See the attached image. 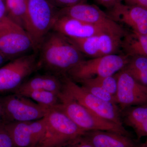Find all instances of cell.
Masks as SVG:
<instances>
[{
    "mask_svg": "<svg viewBox=\"0 0 147 147\" xmlns=\"http://www.w3.org/2000/svg\"><path fill=\"white\" fill-rule=\"evenodd\" d=\"M62 90L61 77L48 73L38 74L25 81L13 93L22 94L30 91L42 90L59 94Z\"/></svg>",
    "mask_w": 147,
    "mask_h": 147,
    "instance_id": "e0dca14e",
    "label": "cell"
},
{
    "mask_svg": "<svg viewBox=\"0 0 147 147\" xmlns=\"http://www.w3.org/2000/svg\"><path fill=\"white\" fill-rule=\"evenodd\" d=\"M123 123L130 127L138 139L147 137V105L131 106L121 110Z\"/></svg>",
    "mask_w": 147,
    "mask_h": 147,
    "instance_id": "ac0fdd59",
    "label": "cell"
},
{
    "mask_svg": "<svg viewBox=\"0 0 147 147\" xmlns=\"http://www.w3.org/2000/svg\"><path fill=\"white\" fill-rule=\"evenodd\" d=\"M139 147H147V137L145 142L143 143H139Z\"/></svg>",
    "mask_w": 147,
    "mask_h": 147,
    "instance_id": "d6a6232c",
    "label": "cell"
},
{
    "mask_svg": "<svg viewBox=\"0 0 147 147\" xmlns=\"http://www.w3.org/2000/svg\"><path fill=\"white\" fill-rule=\"evenodd\" d=\"M84 134L66 142L58 147H95L85 137Z\"/></svg>",
    "mask_w": 147,
    "mask_h": 147,
    "instance_id": "d4e9b609",
    "label": "cell"
},
{
    "mask_svg": "<svg viewBox=\"0 0 147 147\" xmlns=\"http://www.w3.org/2000/svg\"><path fill=\"white\" fill-rule=\"evenodd\" d=\"M39 69L36 53L27 54L11 60L0 67V95L13 93L27 78Z\"/></svg>",
    "mask_w": 147,
    "mask_h": 147,
    "instance_id": "52a82bcc",
    "label": "cell"
},
{
    "mask_svg": "<svg viewBox=\"0 0 147 147\" xmlns=\"http://www.w3.org/2000/svg\"><path fill=\"white\" fill-rule=\"evenodd\" d=\"M3 124H0V147H16Z\"/></svg>",
    "mask_w": 147,
    "mask_h": 147,
    "instance_id": "4316f807",
    "label": "cell"
},
{
    "mask_svg": "<svg viewBox=\"0 0 147 147\" xmlns=\"http://www.w3.org/2000/svg\"><path fill=\"white\" fill-rule=\"evenodd\" d=\"M8 60H11L7 56H5L4 54L0 52V66Z\"/></svg>",
    "mask_w": 147,
    "mask_h": 147,
    "instance_id": "4dcf8cb0",
    "label": "cell"
},
{
    "mask_svg": "<svg viewBox=\"0 0 147 147\" xmlns=\"http://www.w3.org/2000/svg\"><path fill=\"white\" fill-rule=\"evenodd\" d=\"M31 50L34 47L26 30L5 15L0 20V52L12 60Z\"/></svg>",
    "mask_w": 147,
    "mask_h": 147,
    "instance_id": "9c48e42d",
    "label": "cell"
},
{
    "mask_svg": "<svg viewBox=\"0 0 147 147\" xmlns=\"http://www.w3.org/2000/svg\"><path fill=\"white\" fill-rule=\"evenodd\" d=\"M84 135L95 147H139V144L131 136L112 131H88Z\"/></svg>",
    "mask_w": 147,
    "mask_h": 147,
    "instance_id": "2e32d148",
    "label": "cell"
},
{
    "mask_svg": "<svg viewBox=\"0 0 147 147\" xmlns=\"http://www.w3.org/2000/svg\"><path fill=\"white\" fill-rule=\"evenodd\" d=\"M129 57L113 54L84 59L71 69L66 76L76 83L97 77L113 76L124 68Z\"/></svg>",
    "mask_w": 147,
    "mask_h": 147,
    "instance_id": "277c9868",
    "label": "cell"
},
{
    "mask_svg": "<svg viewBox=\"0 0 147 147\" xmlns=\"http://www.w3.org/2000/svg\"><path fill=\"white\" fill-rule=\"evenodd\" d=\"M28 1L6 0V15L24 29Z\"/></svg>",
    "mask_w": 147,
    "mask_h": 147,
    "instance_id": "44dd1931",
    "label": "cell"
},
{
    "mask_svg": "<svg viewBox=\"0 0 147 147\" xmlns=\"http://www.w3.org/2000/svg\"></svg>",
    "mask_w": 147,
    "mask_h": 147,
    "instance_id": "e575fe53",
    "label": "cell"
},
{
    "mask_svg": "<svg viewBox=\"0 0 147 147\" xmlns=\"http://www.w3.org/2000/svg\"><path fill=\"white\" fill-rule=\"evenodd\" d=\"M124 70L128 72L137 82L147 87V57L135 56L129 57Z\"/></svg>",
    "mask_w": 147,
    "mask_h": 147,
    "instance_id": "ffe728a7",
    "label": "cell"
},
{
    "mask_svg": "<svg viewBox=\"0 0 147 147\" xmlns=\"http://www.w3.org/2000/svg\"><path fill=\"white\" fill-rule=\"evenodd\" d=\"M114 21L125 24L132 31L147 34V8L119 3L109 9L108 13Z\"/></svg>",
    "mask_w": 147,
    "mask_h": 147,
    "instance_id": "5bb4252c",
    "label": "cell"
},
{
    "mask_svg": "<svg viewBox=\"0 0 147 147\" xmlns=\"http://www.w3.org/2000/svg\"><path fill=\"white\" fill-rule=\"evenodd\" d=\"M61 79L63 89L79 103L100 117L124 127L121 110L117 104L94 96L66 75Z\"/></svg>",
    "mask_w": 147,
    "mask_h": 147,
    "instance_id": "5b68a950",
    "label": "cell"
},
{
    "mask_svg": "<svg viewBox=\"0 0 147 147\" xmlns=\"http://www.w3.org/2000/svg\"><path fill=\"white\" fill-rule=\"evenodd\" d=\"M0 105L7 123L38 120L45 117L50 110L15 93L0 95Z\"/></svg>",
    "mask_w": 147,
    "mask_h": 147,
    "instance_id": "ba28073f",
    "label": "cell"
},
{
    "mask_svg": "<svg viewBox=\"0 0 147 147\" xmlns=\"http://www.w3.org/2000/svg\"><path fill=\"white\" fill-rule=\"evenodd\" d=\"M99 4L110 9L119 3L121 2L120 0H96Z\"/></svg>",
    "mask_w": 147,
    "mask_h": 147,
    "instance_id": "83f0119b",
    "label": "cell"
},
{
    "mask_svg": "<svg viewBox=\"0 0 147 147\" xmlns=\"http://www.w3.org/2000/svg\"><path fill=\"white\" fill-rule=\"evenodd\" d=\"M40 68L62 76L84 60V55L66 37L51 31L37 52Z\"/></svg>",
    "mask_w": 147,
    "mask_h": 147,
    "instance_id": "6da1fadb",
    "label": "cell"
},
{
    "mask_svg": "<svg viewBox=\"0 0 147 147\" xmlns=\"http://www.w3.org/2000/svg\"><path fill=\"white\" fill-rule=\"evenodd\" d=\"M106 90L114 96L117 89V82L116 74L105 77H97L88 79Z\"/></svg>",
    "mask_w": 147,
    "mask_h": 147,
    "instance_id": "cb8c5ba5",
    "label": "cell"
},
{
    "mask_svg": "<svg viewBox=\"0 0 147 147\" xmlns=\"http://www.w3.org/2000/svg\"><path fill=\"white\" fill-rule=\"evenodd\" d=\"M52 5L60 9L70 7L76 5L85 3L86 0H47Z\"/></svg>",
    "mask_w": 147,
    "mask_h": 147,
    "instance_id": "484cf974",
    "label": "cell"
},
{
    "mask_svg": "<svg viewBox=\"0 0 147 147\" xmlns=\"http://www.w3.org/2000/svg\"><path fill=\"white\" fill-rule=\"evenodd\" d=\"M7 123L5 117L4 115L2 109L0 105V124H3Z\"/></svg>",
    "mask_w": 147,
    "mask_h": 147,
    "instance_id": "1f68e13d",
    "label": "cell"
},
{
    "mask_svg": "<svg viewBox=\"0 0 147 147\" xmlns=\"http://www.w3.org/2000/svg\"><path fill=\"white\" fill-rule=\"evenodd\" d=\"M6 14L5 5L3 0H0V20L3 18Z\"/></svg>",
    "mask_w": 147,
    "mask_h": 147,
    "instance_id": "f546056e",
    "label": "cell"
},
{
    "mask_svg": "<svg viewBox=\"0 0 147 147\" xmlns=\"http://www.w3.org/2000/svg\"><path fill=\"white\" fill-rule=\"evenodd\" d=\"M123 37L104 32L83 39L66 38L83 55L94 58L116 54L121 48Z\"/></svg>",
    "mask_w": 147,
    "mask_h": 147,
    "instance_id": "7c38bea8",
    "label": "cell"
},
{
    "mask_svg": "<svg viewBox=\"0 0 147 147\" xmlns=\"http://www.w3.org/2000/svg\"><path fill=\"white\" fill-rule=\"evenodd\" d=\"M58 16H67L105 29L112 33L124 36L126 33L119 24L108 13L94 5L83 3L70 7L60 9Z\"/></svg>",
    "mask_w": 147,
    "mask_h": 147,
    "instance_id": "30bf717a",
    "label": "cell"
},
{
    "mask_svg": "<svg viewBox=\"0 0 147 147\" xmlns=\"http://www.w3.org/2000/svg\"><path fill=\"white\" fill-rule=\"evenodd\" d=\"M125 4L129 5H138L147 8V0H123Z\"/></svg>",
    "mask_w": 147,
    "mask_h": 147,
    "instance_id": "f1b7e54d",
    "label": "cell"
},
{
    "mask_svg": "<svg viewBox=\"0 0 147 147\" xmlns=\"http://www.w3.org/2000/svg\"><path fill=\"white\" fill-rule=\"evenodd\" d=\"M79 83L82 84L83 88L94 96L104 101L116 104L115 96L99 85L88 79L82 81Z\"/></svg>",
    "mask_w": 147,
    "mask_h": 147,
    "instance_id": "603a6c76",
    "label": "cell"
},
{
    "mask_svg": "<svg viewBox=\"0 0 147 147\" xmlns=\"http://www.w3.org/2000/svg\"><path fill=\"white\" fill-rule=\"evenodd\" d=\"M59 102L56 108L63 112L84 131H112L131 136L124 127L120 126L96 115L79 103L63 88L59 94Z\"/></svg>",
    "mask_w": 147,
    "mask_h": 147,
    "instance_id": "7a4b0ae2",
    "label": "cell"
},
{
    "mask_svg": "<svg viewBox=\"0 0 147 147\" xmlns=\"http://www.w3.org/2000/svg\"><path fill=\"white\" fill-rule=\"evenodd\" d=\"M121 2H122V1H123V0H120Z\"/></svg>",
    "mask_w": 147,
    "mask_h": 147,
    "instance_id": "836d02e7",
    "label": "cell"
},
{
    "mask_svg": "<svg viewBox=\"0 0 147 147\" xmlns=\"http://www.w3.org/2000/svg\"><path fill=\"white\" fill-rule=\"evenodd\" d=\"M20 95L30 98L39 105L49 109L56 108L59 102V94L48 91L32 90Z\"/></svg>",
    "mask_w": 147,
    "mask_h": 147,
    "instance_id": "7402d4cb",
    "label": "cell"
},
{
    "mask_svg": "<svg viewBox=\"0 0 147 147\" xmlns=\"http://www.w3.org/2000/svg\"><path fill=\"white\" fill-rule=\"evenodd\" d=\"M117 89L115 96L116 104L121 110L147 105V87L137 82L126 71L122 69L116 74Z\"/></svg>",
    "mask_w": 147,
    "mask_h": 147,
    "instance_id": "8fae6325",
    "label": "cell"
},
{
    "mask_svg": "<svg viewBox=\"0 0 147 147\" xmlns=\"http://www.w3.org/2000/svg\"><path fill=\"white\" fill-rule=\"evenodd\" d=\"M125 55L129 57L143 56L147 57V34L132 31L126 33L121 44Z\"/></svg>",
    "mask_w": 147,
    "mask_h": 147,
    "instance_id": "d6986e66",
    "label": "cell"
},
{
    "mask_svg": "<svg viewBox=\"0 0 147 147\" xmlns=\"http://www.w3.org/2000/svg\"><path fill=\"white\" fill-rule=\"evenodd\" d=\"M52 30L67 38L76 39L86 38L102 33L113 34L101 27L67 16H57Z\"/></svg>",
    "mask_w": 147,
    "mask_h": 147,
    "instance_id": "9a60e30c",
    "label": "cell"
},
{
    "mask_svg": "<svg viewBox=\"0 0 147 147\" xmlns=\"http://www.w3.org/2000/svg\"><path fill=\"white\" fill-rule=\"evenodd\" d=\"M45 118V135L38 147H58L86 132L57 108L50 109Z\"/></svg>",
    "mask_w": 147,
    "mask_h": 147,
    "instance_id": "8992f818",
    "label": "cell"
},
{
    "mask_svg": "<svg viewBox=\"0 0 147 147\" xmlns=\"http://www.w3.org/2000/svg\"><path fill=\"white\" fill-rule=\"evenodd\" d=\"M16 147H38L45 135V117L38 120L4 124Z\"/></svg>",
    "mask_w": 147,
    "mask_h": 147,
    "instance_id": "4fadbf2b",
    "label": "cell"
},
{
    "mask_svg": "<svg viewBox=\"0 0 147 147\" xmlns=\"http://www.w3.org/2000/svg\"><path fill=\"white\" fill-rule=\"evenodd\" d=\"M47 0H29L25 30L30 38L35 53L53 27L58 11Z\"/></svg>",
    "mask_w": 147,
    "mask_h": 147,
    "instance_id": "3957f363",
    "label": "cell"
}]
</instances>
